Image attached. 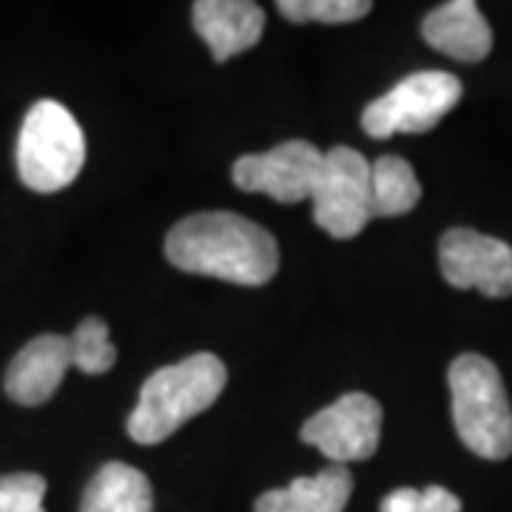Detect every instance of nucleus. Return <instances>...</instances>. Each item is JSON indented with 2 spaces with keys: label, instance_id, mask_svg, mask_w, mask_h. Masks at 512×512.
Here are the masks:
<instances>
[{
  "label": "nucleus",
  "instance_id": "nucleus-16",
  "mask_svg": "<svg viewBox=\"0 0 512 512\" xmlns=\"http://www.w3.org/2000/svg\"><path fill=\"white\" fill-rule=\"evenodd\" d=\"M72 367L86 376H103L117 365V348L111 345L109 325L100 316H86L69 336Z\"/></svg>",
  "mask_w": 512,
  "mask_h": 512
},
{
  "label": "nucleus",
  "instance_id": "nucleus-4",
  "mask_svg": "<svg viewBox=\"0 0 512 512\" xmlns=\"http://www.w3.org/2000/svg\"><path fill=\"white\" fill-rule=\"evenodd\" d=\"M15 160L26 188L55 194L69 188L86 163V134L63 103L37 100L23 117Z\"/></svg>",
  "mask_w": 512,
  "mask_h": 512
},
{
  "label": "nucleus",
  "instance_id": "nucleus-6",
  "mask_svg": "<svg viewBox=\"0 0 512 512\" xmlns=\"http://www.w3.org/2000/svg\"><path fill=\"white\" fill-rule=\"evenodd\" d=\"M313 222L333 239H353L373 220L370 163L348 146L330 148L313 188Z\"/></svg>",
  "mask_w": 512,
  "mask_h": 512
},
{
  "label": "nucleus",
  "instance_id": "nucleus-7",
  "mask_svg": "<svg viewBox=\"0 0 512 512\" xmlns=\"http://www.w3.org/2000/svg\"><path fill=\"white\" fill-rule=\"evenodd\" d=\"M302 441L313 444L330 464L367 461L382 439V404L367 393H348L302 424Z\"/></svg>",
  "mask_w": 512,
  "mask_h": 512
},
{
  "label": "nucleus",
  "instance_id": "nucleus-17",
  "mask_svg": "<svg viewBox=\"0 0 512 512\" xmlns=\"http://www.w3.org/2000/svg\"><path fill=\"white\" fill-rule=\"evenodd\" d=\"M279 15L291 23H353L373 9L370 0H279Z\"/></svg>",
  "mask_w": 512,
  "mask_h": 512
},
{
  "label": "nucleus",
  "instance_id": "nucleus-13",
  "mask_svg": "<svg viewBox=\"0 0 512 512\" xmlns=\"http://www.w3.org/2000/svg\"><path fill=\"white\" fill-rule=\"evenodd\" d=\"M353 493L348 467L330 464L316 476L293 478L282 490H268L256 498L254 512H345Z\"/></svg>",
  "mask_w": 512,
  "mask_h": 512
},
{
  "label": "nucleus",
  "instance_id": "nucleus-2",
  "mask_svg": "<svg viewBox=\"0 0 512 512\" xmlns=\"http://www.w3.org/2000/svg\"><path fill=\"white\" fill-rule=\"evenodd\" d=\"M228 384V370L214 353H194L148 376L128 416V436L137 444H160L185 421L205 413Z\"/></svg>",
  "mask_w": 512,
  "mask_h": 512
},
{
  "label": "nucleus",
  "instance_id": "nucleus-5",
  "mask_svg": "<svg viewBox=\"0 0 512 512\" xmlns=\"http://www.w3.org/2000/svg\"><path fill=\"white\" fill-rule=\"evenodd\" d=\"M461 80L450 72H416L362 111V128L376 140L393 134H424L439 126L461 100Z\"/></svg>",
  "mask_w": 512,
  "mask_h": 512
},
{
  "label": "nucleus",
  "instance_id": "nucleus-3",
  "mask_svg": "<svg viewBox=\"0 0 512 512\" xmlns=\"http://www.w3.org/2000/svg\"><path fill=\"white\" fill-rule=\"evenodd\" d=\"M458 439L478 458L512 456V407L498 367L478 353H461L447 373Z\"/></svg>",
  "mask_w": 512,
  "mask_h": 512
},
{
  "label": "nucleus",
  "instance_id": "nucleus-9",
  "mask_svg": "<svg viewBox=\"0 0 512 512\" xmlns=\"http://www.w3.org/2000/svg\"><path fill=\"white\" fill-rule=\"evenodd\" d=\"M439 265L444 279L458 291L476 288L490 299L512 293V245L504 239L473 228H450L439 242Z\"/></svg>",
  "mask_w": 512,
  "mask_h": 512
},
{
  "label": "nucleus",
  "instance_id": "nucleus-15",
  "mask_svg": "<svg viewBox=\"0 0 512 512\" xmlns=\"http://www.w3.org/2000/svg\"><path fill=\"white\" fill-rule=\"evenodd\" d=\"M421 200V185L404 157L384 154L370 163V205L373 217H402Z\"/></svg>",
  "mask_w": 512,
  "mask_h": 512
},
{
  "label": "nucleus",
  "instance_id": "nucleus-1",
  "mask_svg": "<svg viewBox=\"0 0 512 512\" xmlns=\"http://www.w3.org/2000/svg\"><path fill=\"white\" fill-rule=\"evenodd\" d=\"M165 256L185 274L245 288L268 285L279 271L274 234L231 211H202L177 222L165 237Z\"/></svg>",
  "mask_w": 512,
  "mask_h": 512
},
{
  "label": "nucleus",
  "instance_id": "nucleus-14",
  "mask_svg": "<svg viewBox=\"0 0 512 512\" xmlns=\"http://www.w3.org/2000/svg\"><path fill=\"white\" fill-rule=\"evenodd\" d=\"M154 493L146 473L123 461L103 464L80 501V512H151Z\"/></svg>",
  "mask_w": 512,
  "mask_h": 512
},
{
  "label": "nucleus",
  "instance_id": "nucleus-18",
  "mask_svg": "<svg viewBox=\"0 0 512 512\" xmlns=\"http://www.w3.org/2000/svg\"><path fill=\"white\" fill-rule=\"evenodd\" d=\"M382 512H461V501L444 487H399L382 498Z\"/></svg>",
  "mask_w": 512,
  "mask_h": 512
},
{
  "label": "nucleus",
  "instance_id": "nucleus-12",
  "mask_svg": "<svg viewBox=\"0 0 512 512\" xmlns=\"http://www.w3.org/2000/svg\"><path fill=\"white\" fill-rule=\"evenodd\" d=\"M421 35L436 52L464 63H478L493 49V29L473 0H450L433 9L421 23Z\"/></svg>",
  "mask_w": 512,
  "mask_h": 512
},
{
  "label": "nucleus",
  "instance_id": "nucleus-8",
  "mask_svg": "<svg viewBox=\"0 0 512 512\" xmlns=\"http://www.w3.org/2000/svg\"><path fill=\"white\" fill-rule=\"evenodd\" d=\"M325 151L308 140H288L265 154H245L234 163V183L251 194H268L276 202H302L313 197L322 174Z\"/></svg>",
  "mask_w": 512,
  "mask_h": 512
},
{
  "label": "nucleus",
  "instance_id": "nucleus-10",
  "mask_svg": "<svg viewBox=\"0 0 512 512\" xmlns=\"http://www.w3.org/2000/svg\"><path fill=\"white\" fill-rule=\"evenodd\" d=\"M72 367V345L69 336L43 333L26 342L6 370V396L23 407L46 404L63 384L66 370Z\"/></svg>",
  "mask_w": 512,
  "mask_h": 512
},
{
  "label": "nucleus",
  "instance_id": "nucleus-19",
  "mask_svg": "<svg viewBox=\"0 0 512 512\" xmlns=\"http://www.w3.org/2000/svg\"><path fill=\"white\" fill-rule=\"evenodd\" d=\"M46 478L37 473L0 476V512H46Z\"/></svg>",
  "mask_w": 512,
  "mask_h": 512
},
{
  "label": "nucleus",
  "instance_id": "nucleus-11",
  "mask_svg": "<svg viewBox=\"0 0 512 512\" xmlns=\"http://www.w3.org/2000/svg\"><path fill=\"white\" fill-rule=\"evenodd\" d=\"M191 20L217 63L254 49L265 32V12L251 0H197Z\"/></svg>",
  "mask_w": 512,
  "mask_h": 512
}]
</instances>
